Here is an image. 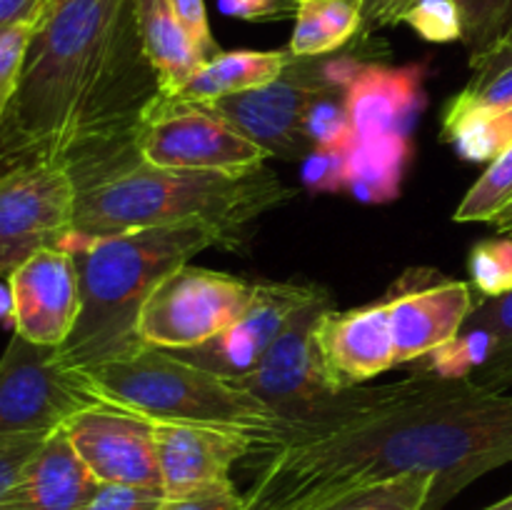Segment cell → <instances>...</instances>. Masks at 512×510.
Masks as SVG:
<instances>
[{"instance_id":"8fae6325","label":"cell","mask_w":512,"mask_h":510,"mask_svg":"<svg viewBox=\"0 0 512 510\" xmlns=\"http://www.w3.org/2000/svg\"><path fill=\"white\" fill-rule=\"evenodd\" d=\"M330 303H333L330 293L320 288L290 318L263 363L238 380L240 388L263 400L283 425L305 418L340 393L325 373L315 340L320 315L330 310Z\"/></svg>"},{"instance_id":"ee69618b","label":"cell","mask_w":512,"mask_h":510,"mask_svg":"<svg viewBox=\"0 0 512 510\" xmlns=\"http://www.w3.org/2000/svg\"><path fill=\"white\" fill-rule=\"evenodd\" d=\"M0 323H13V293L8 280L0 283Z\"/></svg>"},{"instance_id":"ba28073f","label":"cell","mask_w":512,"mask_h":510,"mask_svg":"<svg viewBox=\"0 0 512 510\" xmlns=\"http://www.w3.org/2000/svg\"><path fill=\"white\" fill-rule=\"evenodd\" d=\"M133 145L145 163L175 170L245 173L270 158L260 145L205 105L160 93L140 113Z\"/></svg>"},{"instance_id":"7402d4cb","label":"cell","mask_w":512,"mask_h":510,"mask_svg":"<svg viewBox=\"0 0 512 510\" xmlns=\"http://www.w3.org/2000/svg\"><path fill=\"white\" fill-rule=\"evenodd\" d=\"M410 158L413 143L408 135L355 140L348 153V190L363 203H390L400 195Z\"/></svg>"},{"instance_id":"277c9868","label":"cell","mask_w":512,"mask_h":510,"mask_svg":"<svg viewBox=\"0 0 512 510\" xmlns=\"http://www.w3.org/2000/svg\"><path fill=\"white\" fill-rule=\"evenodd\" d=\"M230 248L225 235L203 220L155 225L120 235H70L63 250L80 275V315L58 348L65 368L85 370L140 348L138 313L150 290L170 270L208 248Z\"/></svg>"},{"instance_id":"6da1fadb","label":"cell","mask_w":512,"mask_h":510,"mask_svg":"<svg viewBox=\"0 0 512 510\" xmlns=\"http://www.w3.org/2000/svg\"><path fill=\"white\" fill-rule=\"evenodd\" d=\"M245 510H318L350 490L430 475L428 510L512 463V395L473 380L420 373L378 388L340 390L285 423L268 448Z\"/></svg>"},{"instance_id":"4dcf8cb0","label":"cell","mask_w":512,"mask_h":510,"mask_svg":"<svg viewBox=\"0 0 512 510\" xmlns=\"http://www.w3.org/2000/svg\"><path fill=\"white\" fill-rule=\"evenodd\" d=\"M470 285L480 298H500L512 290V238H485L470 248Z\"/></svg>"},{"instance_id":"f1b7e54d","label":"cell","mask_w":512,"mask_h":510,"mask_svg":"<svg viewBox=\"0 0 512 510\" xmlns=\"http://www.w3.org/2000/svg\"><path fill=\"white\" fill-rule=\"evenodd\" d=\"M512 203V145L490 160L485 173L465 193L453 218L458 223H490L505 205Z\"/></svg>"},{"instance_id":"74e56055","label":"cell","mask_w":512,"mask_h":510,"mask_svg":"<svg viewBox=\"0 0 512 510\" xmlns=\"http://www.w3.org/2000/svg\"><path fill=\"white\" fill-rule=\"evenodd\" d=\"M45 438H48V435H28V438L0 443V495H5L15 483H18L20 473H23L25 465L30 463V458L38 453V448L43 445Z\"/></svg>"},{"instance_id":"b9f144b4","label":"cell","mask_w":512,"mask_h":510,"mask_svg":"<svg viewBox=\"0 0 512 510\" xmlns=\"http://www.w3.org/2000/svg\"><path fill=\"white\" fill-rule=\"evenodd\" d=\"M278 0H220V8L225 15L243 20H268L270 10Z\"/></svg>"},{"instance_id":"ab89813d","label":"cell","mask_w":512,"mask_h":510,"mask_svg":"<svg viewBox=\"0 0 512 510\" xmlns=\"http://www.w3.org/2000/svg\"><path fill=\"white\" fill-rule=\"evenodd\" d=\"M48 0H0V28L35 23Z\"/></svg>"},{"instance_id":"836d02e7","label":"cell","mask_w":512,"mask_h":510,"mask_svg":"<svg viewBox=\"0 0 512 510\" xmlns=\"http://www.w3.org/2000/svg\"><path fill=\"white\" fill-rule=\"evenodd\" d=\"M33 25L35 23L13 25L0 35V118H5V113L13 105L15 93H18Z\"/></svg>"},{"instance_id":"d590c367","label":"cell","mask_w":512,"mask_h":510,"mask_svg":"<svg viewBox=\"0 0 512 510\" xmlns=\"http://www.w3.org/2000/svg\"><path fill=\"white\" fill-rule=\"evenodd\" d=\"M468 103L488 108H512V60L488 73H475L468 88L460 90Z\"/></svg>"},{"instance_id":"4316f807","label":"cell","mask_w":512,"mask_h":510,"mask_svg":"<svg viewBox=\"0 0 512 510\" xmlns=\"http://www.w3.org/2000/svg\"><path fill=\"white\" fill-rule=\"evenodd\" d=\"M433 490L435 478L430 475H405L350 490L318 510H428Z\"/></svg>"},{"instance_id":"9c48e42d","label":"cell","mask_w":512,"mask_h":510,"mask_svg":"<svg viewBox=\"0 0 512 510\" xmlns=\"http://www.w3.org/2000/svg\"><path fill=\"white\" fill-rule=\"evenodd\" d=\"M98 403L83 375L60 363L58 348L13 333L0 355V443L55 433Z\"/></svg>"},{"instance_id":"ac0fdd59","label":"cell","mask_w":512,"mask_h":510,"mask_svg":"<svg viewBox=\"0 0 512 510\" xmlns=\"http://www.w3.org/2000/svg\"><path fill=\"white\" fill-rule=\"evenodd\" d=\"M425 63L393 65L358 60L345 78L348 115L355 140L375 135H408L425 108Z\"/></svg>"},{"instance_id":"60d3db41","label":"cell","mask_w":512,"mask_h":510,"mask_svg":"<svg viewBox=\"0 0 512 510\" xmlns=\"http://www.w3.org/2000/svg\"><path fill=\"white\" fill-rule=\"evenodd\" d=\"M35 160L28 150L20 145V140L15 138L13 130L8 128L5 118H0V175L8 173V170L18 168V165Z\"/></svg>"},{"instance_id":"cb8c5ba5","label":"cell","mask_w":512,"mask_h":510,"mask_svg":"<svg viewBox=\"0 0 512 510\" xmlns=\"http://www.w3.org/2000/svg\"><path fill=\"white\" fill-rule=\"evenodd\" d=\"M443 140L470 163H490L512 145V108H488L453 95L445 105Z\"/></svg>"},{"instance_id":"603a6c76","label":"cell","mask_w":512,"mask_h":510,"mask_svg":"<svg viewBox=\"0 0 512 510\" xmlns=\"http://www.w3.org/2000/svg\"><path fill=\"white\" fill-rule=\"evenodd\" d=\"M288 50L293 58H323L363 33L365 0H298Z\"/></svg>"},{"instance_id":"9a60e30c","label":"cell","mask_w":512,"mask_h":510,"mask_svg":"<svg viewBox=\"0 0 512 510\" xmlns=\"http://www.w3.org/2000/svg\"><path fill=\"white\" fill-rule=\"evenodd\" d=\"M13 330L35 345L60 348L80 315V275L75 258L63 248L30 255L10 273Z\"/></svg>"},{"instance_id":"52a82bcc","label":"cell","mask_w":512,"mask_h":510,"mask_svg":"<svg viewBox=\"0 0 512 510\" xmlns=\"http://www.w3.org/2000/svg\"><path fill=\"white\" fill-rule=\"evenodd\" d=\"M360 58H293L280 78L245 93L200 103L253 140L270 158H300L310 153L303 138V118L320 90L343 83Z\"/></svg>"},{"instance_id":"8992f818","label":"cell","mask_w":512,"mask_h":510,"mask_svg":"<svg viewBox=\"0 0 512 510\" xmlns=\"http://www.w3.org/2000/svg\"><path fill=\"white\" fill-rule=\"evenodd\" d=\"M258 283L218 270L180 265L158 280L138 313L140 343L160 350L203 345L238 323L255 298Z\"/></svg>"},{"instance_id":"d6a6232c","label":"cell","mask_w":512,"mask_h":510,"mask_svg":"<svg viewBox=\"0 0 512 510\" xmlns=\"http://www.w3.org/2000/svg\"><path fill=\"white\" fill-rule=\"evenodd\" d=\"M353 148V145H350ZM350 148H313L303 158L300 178L310 193H343L348 190Z\"/></svg>"},{"instance_id":"c3c4849f","label":"cell","mask_w":512,"mask_h":510,"mask_svg":"<svg viewBox=\"0 0 512 510\" xmlns=\"http://www.w3.org/2000/svg\"><path fill=\"white\" fill-rule=\"evenodd\" d=\"M3 30H5V28H0V35H3Z\"/></svg>"},{"instance_id":"7dc6e473","label":"cell","mask_w":512,"mask_h":510,"mask_svg":"<svg viewBox=\"0 0 512 510\" xmlns=\"http://www.w3.org/2000/svg\"><path fill=\"white\" fill-rule=\"evenodd\" d=\"M483 510H512V493L508 495V498L498 500V503L488 505V508H483Z\"/></svg>"},{"instance_id":"7a4b0ae2","label":"cell","mask_w":512,"mask_h":510,"mask_svg":"<svg viewBox=\"0 0 512 510\" xmlns=\"http://www.w3.org/2000/svg\"><path fill=\"white\" fill-rule=\"evenodd\" d=\"M158 93L133 0H48L5 123L33 158H60L130 133Z\"/></svg>"},{"instance_id":"8d00e7d4","label":"cell","mask_w":512,"mask_h":510,"mask_svg":"<svg viewBox=\"0 0 512 510\" xmlns=\"http://www.w3.org/2000/svg\"><path fill=\"white\" fill-rule=\"evenodd\" d=\"M170 8H173L175 18L183 25L185 33L190 35L195 45H198L200 53L205 58H213L218 55V43L213 38V30H210L208 10H205V0H168Z\"/></svg>"},{"instance_id":"5b68a950","label":"cell","mask_w":512,"mask_h":510,"mask_svg":"<svg viewBox=\"0 0 512 510\" xmlns=\"http://www.w3.org/2000/svg\"><path fill=\"white\" fill-rule=\"evenodd\" d=\"M78 373L100 403L160 423L238 430L255 438V450L268 445L283 425L263 400L233 380L185 363L173 350L140 345L123 358Z\"/></svg>"},{"instance_id":"f35d334b","label":"cell","mask_w":512,"mask_h":510,"mask_svg":"<svg viewBox=\"0 0 512 510\" xmlns=\"http://www.w3.org/2000/svg\"><path fill=\"white\" fill-rule=\"evenodd\" d=\"M245 495L238 493L235 485L228 488L205 490V493L188 495V498L165 500L160 510H243Z\"/></svg>"},{"instance_id":"e575fe53","label":"cell","mask_w":512,"mask_h":510,"mask_svg":"<svg viewBox=\"0 0 512 510\" xmlns=\"http://www.w3.org/2000/svg\"><path fill=\"white\" fill-rule=\"evenodd\" d=\"M165 500L160 488L98 483L80 510H160Z\"/></svg>"},{"instance_id":"681fc988","label":"cell","mask_w":512,"mask_h":510,"mask_svg":"<svg viewBox=\"0 0 512 510\" xmlns=\"http://www.w3.org/2000/svg\"><path fill=\"white\" fill-rule=\"evenodd\" d=\"M243 510H245V508H243Z\"/></svg>"},{"instance_id":"f6af8a7d","label":"cell","mask_w":512,"mask_h":510,"mask_svg":"<svg viewBox=\"0 0 512 510\" xmlns=\"http://www.w3.org/2000/svg\"><path fill=\"white\" fill-rule=\"evenodd\" d=\"M490 225H493L498 235H508V238H512V203L505 205V208L490 220Z\"/></svg>"},{"instance_id":"f546056e","label":"cell","mask_w":512,"mask_h":510,"mask_svg":"<svg viewBox=\"0 0 512 510\" xmlns=\"http://www.w3.org/2000/svg\"><path fill=\"white\" fill-rule=\"evenodd\" d=\"M473 313L498 335L493 360L480 370L478 378H473V383L485 390L505 393L512 388V290L500 298H478Z\"/></svg>"},{"instance_id":"1f68e13d","label":"cell","mask_w":512,"mask_h":510,"mask_svg":"<svg viewBox=\"0 0 512 510\" xmlns=\"http://www.w3.org/2000/svg\"><path fill=\"white\" fill-rule=\"evenodd\" d=\"M400 23L410 25L430 43H463V15L450 0H418Z\"/></svg>"},{"instance_id":"d6986e66","label":"cell","mask_w":512,"mask_h":510,"mask_svg":"<svg viewBox=\"0 0 512 510\" xmlns=\"http://www.w3.org/2000/svg\"><path fill=\"white\" fill-rule=\"evenodd\" d=\"M95 485L98 480L60 428L43 440L18 483L0 495V510H80Z\"/></svg>"},{"instance_id":"4fadbf2b","label":"cell","mask_w":512,"mask_h":510,"mask_svg":"<svg viewBox=\"0 0 512 510\" xmlns=\"http://www.w3.org/2000/svg\"><path fill=\"white\" fill-rule=\"evenodd\" d=\"M320 285L273 283L258 280V290L243 318L213 340L188 350H173L185 363L210 370L225 380L238 383L253 373L295 313L313 298Z\"/></svg>"},{"instance_id":"d4e9b609","label":"cell","mask_w":512,"mask_h":510,"mask_svg":"<svg viewBox=\"0 0 512 510\" xmlns=\"http://www.w3.org/2000/svg\"><path fill=\"white\" fill-rule=\"evenodd\" d=\"M418 0H373L365 10L363 33L375 28L398 25ZM463 15V43L468 45L470 60L493 50L512 28V0H450Z\"/></svg>"},{"instance_id":"5bb4252c","label":"cell","mask_w":512,"mask_h":510,"mask_svg":"<svg viewBox=\"0 0 512 510\" xmlns=\"http://www.w3.org/2000/svg\"><path fill=\"white\" fill-rule=\"evenodd\" d=\"M475 290L433 270H413L388 295L395 363L420 360L458 335L475 308Z\"/></svg>"},{"instance_id":"484cf974","label":"cell","mask_w":512,"mask_h":510,"mask_svg":"<svg viewBox=\"0 0 512 510\" xmlns=\"http://www.w3.org/2000/svg\"><path fill=\"white\" fill-rule=\"evenodd\" d=\"M495 348H498V335L478 315L470 313L458 335L420 358V363H423V373L438 375V378L473 380V375H478L493 360Z\"/></svg>"},{"instance_id":"2e32d148","label":"cell","mask_w":512,"mask_h":510,"mask_svg":"<svg viewBox=\"0 0 512 510\" xmlns=\"http://www.w3.org/2000/svg\"><path fill=\"white\" fill-rule=\"evenodd\" d=\"M153 423L160 488L168 500L228 488L233 485V465L255 450V438L238 430L160 420Z\"/></svg>"},{"instance_id":"3957f363","label":"cell","mask_w":512,"mask_h":510,"mask_svg":"<svg viewBox=\"0 0 512 510\" xmlns=\"http://www.w3.org/2000/svg\"><path fill=\"white\" fill-rule=\"evenodd\" d=\"M60 158L75 185L80 238L203 220L235 248L245 225L293 198V190L263 165L245 173L155 168L135 150L133 130L73 145Z\"/></svg>"},{"instance_id":"e0dca14e","label":"cell","mask_w":512,"mask_h":510,"mask_svg":"<svg viewBox=\"0 0 512 510\" xmlns=\"http://www.w3.org/2000/svg\"><path fill=\"white\" fill-rule=\"evenodd\" d=\"M315 340L325 373L338 390L358 388L385 373L395 365L388 298L345 313L325 310L315 328Z\"/></svg>"},{"instance_id":"83f0119b","label":"cell","mask_w":512,"mask_h":510,"mask_svg":"<svg viewBox=\"0 0 512 510\" xmlns=\"http://www.w3.org/2000/svg\"><path fill=\"white\" fill-rule=\"evenodd\" d=\"M303 138L313 148H350L355 130L348 115L345 85L335 83L310 100L303 118Z\"/></svg>"},{"instance_id":"7c38bea8","label":"cell","mask_w":512,"mask_h":510,"mask_svg":"<svg viewBox=\"0 0 512 510\" xmlns=\"http://www.w3.org/2000/svg\"><path fill=\"white\" fill-rule=\"evenodd\" d=\"M63 433L98 483L160 488L155 423L150 418L98 403L75 413Z\"/></svg>"},{"instance_id":"bcb514c9","label":"cell","mask_w":512,"mask_h":510,"mask_svg":"<svg viewBox=\"0 0 512 510\" xmlns=\"http://www.w3.org/2000/svg\"><path fill=\"white\" fill-rule=\"evenodd\" d=\"M295 3H298V0H278V3H275V8L270 10L268 20L290 18V15H293V10H295ZM370 5H373V0H365V10H368Z\"/></svg>"},{"instance_id":"7bdbcfd3","label":"cell","mask_w":512,"mask_h":510,"mask_svg":"<svg viewBox=\"0 0 512 510\" xmlns=\"http://www.w3.org/2000/svg\"><path fill=\"white\" fill-rule=\"evenodd\" d=\"M510 60H512V28L493 50H488V53L480 55V58L470 60V65H473V73H488V70L500 68V65L510 63Z\"/></svg>"},{"instance_id":"30bf717a","label":"cell","mask_w":512,"mask_h":510,"mask_svg":"<svg viewBox=\"0 0 512 510\" xmlns=\"http://www.w3.org/2000/svg\"><path fill=\"white\" fill-rule=\"evenodd\" d=\"M75 233V185L63 158H35L0 175V278Z\"/></svg>"},{"instance_id":"44dd1931","label":"cell","mask_w":512,"mask_h":510,"mask_svg":"<svg viewBox=\"0 0 512 510\" xmlns=\"http://www.w3.org/2000/svg\"><path fill=\"white\" fill-rule=\"evenodd\" d=\"M293 55L290 50H228L205 60L175 98L185 103H210L225 95L245 93L273 83L283 75Z\"/></svg>"},{"instance_id":"ffe728a7","label":"cell","mask_w":512,"mask_h":510,"mask_svg":"<svg viewBox=\"0 0 512 510\" xmlns=\"http://www.w3.org/2000/svg\"><path fill=\"white\" fill-rule=\"evenodd\" d=\"M133 13L160 95L175 98L208 58L178 23L168 0H133Z\"/></svg>"}]
</instances>
